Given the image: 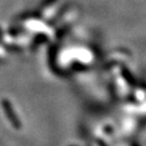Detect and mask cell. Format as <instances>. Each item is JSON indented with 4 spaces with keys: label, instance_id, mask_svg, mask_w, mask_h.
Here are the masks:
<instances>
[{
    "label": "cell",
    "instance_id": "6da1fadb",
    "mask_svg": "<svg viewBox=\"0 0 146 146\" xmlns=\"http://www.w3.org/2000/svg\"><path fill=\"white\" fill-rule=\"evenodd\" d=\"M2 105H3V110H5V115L8 117V119L10 120V122L12 123V125H13L15 129H20V128H21V121H20V119H19V118L16 117L15 114H14L11 104L8 101L3 100V101H2Z\"/></svg>",
    "mask_w": 146,
    "mask_h": 146
}]
</instances>
